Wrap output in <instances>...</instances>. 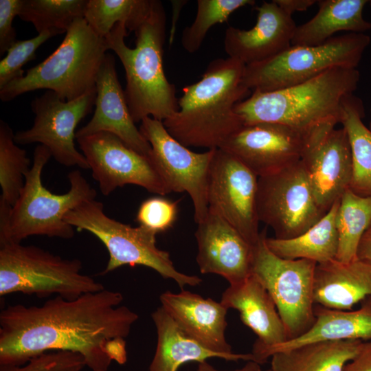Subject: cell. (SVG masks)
<instances>
[{
    "instance_id": "obj_31",
    "label": "cell",
    "mask_w": 371,
    "mask_h": 371,
    "mask_svg": "<svg viewBox=\"0 0 371 371\" xmlns=\"http://www.w3.org/2000/svg\"><path fill=\"white\" fill-rule=\"evenodd\" d=\"M153 0H87L84 19L100 37L105 38L118 23L135 32L148 16Z\"/></svg>"
},
{
    "instance_id": "obj_42",
    "label": "cell",
    "mask_w": 371,
    "mask_h": 371,
    "mask_svg": "<svg viewBox=\"0 0 371 371\" xmlns=\"http://www.w3.org/2000/svg\"><path fill=\"white\" fill-rule=\"evenodd\" d=\"M357 258L359 260L371 262V223L359 242Z\"/></svg>"
},
{
    "instance_id": "obj_17",
    "label": "cell",
    "mask_w": 371,
    "mask_h": 371,
    "mask_svg": "<svg viewBox=\"0 0 371 371\" xmlns=\"http://www.w3.org/2000/svg\"><path fill=\"white\" fill-rule=\"evenodd\" d=\"M311 131L274 122L243 125L219 148L234 155L260 177L300 161Z\"/></svg>"
},
{
    "instance_id": "obj_29",
    "label": "cell",
    "mask_w": 371,
    "mask_h": 371,
    "mask_svg": "<svg viewBox=\"0 0 371 371\" xmlns=\"http://www.w3.org/2000/svg\"><path fill=\"white\" fill-rule=\"evenodd\" d=\"M364 114L361 99L353 94L344 99L339 123L348 135L351 148L352 177L350 189L358 195L371 196V130L362 121Z\"/></svg>"
},
{
    "instance_id": "obj_16",
    "label": "cell",
    "mask_w": 371,
    "mask_h": 371,
    "mask_svg": "<svg viewBox=\"0 0 371 371\" xmlns=\"http://www.w3.org/2000/svg\"><path fill=\"white\" fill-rule=\"evenodd\" d=\"M326 124L308 134L300 161L320 207L327 212L350 188L352 159L345 129Z\"/></svg>"
},
{
    "instance_id": "obj_7",
    "label": "cell",
    "mask_w": 371,
    "mask_h": 371,
    "mask_svg": "<svg viewBox=\"0 0 371 371\" xmlns=\"http://www.w3.org/2000/svg\"><path fill=\"white\" fill-rule=\"evenodd\" d=\"M82 269L79 259L63 258L34 245L1 243L0 295H55L71 300L105 289Z\"/></svg>"
},
{
    "instance_id": "obj_36",
    "label": "cell",
    "mask_w": 371,
    "mask_h": 371,
    "mask_svg": "<svg viewBox=\"0 0 371 371\" xmlns=\"http://www.w3.org/2000/svg\"><path fill=\"white\" fill-rule=\"evenodd\" d=\"M85 366L81 354L56 350L35 356L23 365H0V371H82Z\"/></svg>"
},
{
    "instance_id": "obj_3",
    "label": "cell",
    "mask_w": 371,
    "mask_h": 371,
    "mask_svg": "<svg viewBox=\"0 0 371 371\" xmlns=\"http://www.w3.org/2000/svg\"><path fill=\"white\" fill-rule=\"evenodd\" d=\"M166 12L160 1L153 0L150 10L137 29L135 47H128L125 24H115L105 37L109 50L119 57L125 71L124 94L133 121L146 117L163 122L178 110L173 84L167 79L163 65L166 38Z\"/></svg>"
},
{
    "instance_id": "obj_32",
    "label": "cell",
    "mask_w": 371,
    "mask_h": 371,
    "mask_svg": "<svg viewBox=\"0 0 371 371\" xmlns=\"http://www.w3.org/2000/svg\"><path fill=\"white\" fill-rule=\"evenodd\" d=\"M87 0H23L19 16L38 33H66L74 21L84 18Z\"/></svg>"
},
{
    "instance_id": "obj_20",
    "label": "cell",
    "mask_w": 371,
    "mask_h": 371,
    "mask_svg": "<svg viewBox=\"0 0 371 371\" xmlns=\"http://www.w3.org/2000/svg\"><path fill=\"white\" fill-rule=\"evenodd\" d=\"M256 10L257 21L252 28L229 26L225 32V53L245 66L268 60L289 48L297 27L292 16L273 0L264 1Z\"/></svg>"
},
{
    "instance_id": "obj_30",
    "label": "cell",
    "mask_w": 371,
    "mask_h": 371,
    "mask_svg": "<svg viewBox=\"0 0 371 371\" xmlns=\"http://www.w3.org/2000/svg\"><path fill=\"white\" fill-rule=\"evenodd\" d=\"M371 223V196H362L348 188L339 199L336 216L338 251L336 260L357 259L359 242Z\"/></svg>"
},
{
    "instance_id": "obj_24",
    "label": "cell",
    "mask_w": 371,
    "mask_h": 371,
    "mask_svg": "<svg viewBox=\"0 0 371 371\" xmlns=\"http://www.w3.org/2000/svg\"><path fill=\"white\" fill-rule=\"evenodd\" d=\"M157 331V345L148 371H177L186 363H201L210 358L227 361H254L251 353L222 354L205 348L188 335L161 306L151 314Z\"/></svg>"
},
{
    "instance_id": "obj_10",
    "label": "cell",
    "mask_w": 371,
    "mask_h": 371,
    "mask_svg": "<svg viewBox=\"0 0 371 371\" xmlns=\"http://www.w3.org/2000/svg\"><path fill=\"white\" fill-rule=\"evenodd\" d=\"M266 238L264 229L253 246L251 275L273 300L288 341L305 333L315 322L313 282L317 263L280 258L269 249Z\"/></svg>"
},
{
    "instance_id": "obj_40",
    "label": "cell",
    "mask_w": 371,
    "mask_h": 371,
    "mask_svg": "<svg viewBox=\"0 0 371 371\" xmlns=\"http://www.w3.org/2000/svg\"><path fill=\"white\" fill-rule=\"evenodd\" d=\"M105 352L111 361L124 364L127 359L124 338H114L109 341L105 346Z\"/></svg>"
},
{
    "instance_id": "obj_12",
    "label": "cell",
    "mask_w": 371,
    "mask_h": 371,
    "mask_svg": "<svg viewBox=\"0 0 371 371\" xmlns=\"http://www.w3.org/2000/svg\"><path fill=\"white\" fill-rule=\"evenodd\" d=\"M139 129L149 142L151 159L170 192L189 194L194 221L199 223L209 210V173L216 149L192 151L168 132L163 122L150 117L141 121Z\"/></svg>"
},
{
    "instance_id": "obj_37",
    "label": "cell",
    "mask_w": 371,
    "mask_h": 371,
    "mask_svg": "<svg viewBox=\"0 0 371 371\" xmlns=\"http://www.w3.org/2000/svg\"><path fill=\"white\" fill-rule=\"evenodd\" d=\"M179 201H172L161 196L144 200L139 205L136 221L157 234L171 228L178 215Z\"/></svg>"
},
{
    "instance_id": "obj_18",
    "label": "cell",
    "mask_w": 371,
    "mask_h": 371,
    "mask_svg": "<svg viewBox=\"0 0 371 371\" xmlns=\"http://www.w3.org/2000/svg\"><path fill=\"white\" fill-rule=\"evenodd\" d=\"M195 238L201 273L219 275L229 285L251 276L253 246L216 211L209 207L205 218L197 224Z\"/></svg>"
},
{
    "instance_id": "obj_13",
    "label": "cell",
    "mask_w": 371,
    "mask_h": 371,
    "mask_svg": "<svg viewBox=\"0 0 371 371\" xmlns=\"http://www.w3.org/2000/svg\"><path fill=\"white\" fill-rule=\"evenodd\" d=\"M95 98V87L71 101L63 100L53 91L47 90L31 102L35 115L32 126L17 131L14 135V142L19 144L40 143L49 150L58 163L89 169L86 158L75 146V131L91 111Z\"/></svg>"
},
{
    "instance_id": "obj_33",
    "label": "cell",
    "mask_w": 371,
    "mask_h": 371,
    "mask_svg": "<svg viewBox=\"0 0 371 371\" xmlns=\"http://www.w3.org/2000/svg\"><path fill=\"white\" fill-rule=\"evenodd\" d=\"M13 131L4 121H0V201L13 206L24 186L30 161L24 149L14 139Z\"/></svg>"
},
{
    "instance_id": "obj_21",
    "label": "cell",
    "mask_w": 371,
    "mask_h": 371,
    "mask_svg": "<svg viewBox=\"0 0 371 371\" xmlns=\"http://www.w3.org/2000/svg\"><path fill=\"white\" fill-rule=\"evenodd\" d=\"M221 302L227 308L237 310L243 323L257 335L251 352L254 361L265 363L266 352L287 341L273 300L253 275L241 283L229 285L223 293Z\"/></svg>"
},
{
    "instance_id": "obj_43",
    "label": "cell",
    "mask_w": 371,
    "mask_h": 371,
    "mask_svg": "<svg viewBox=\"0 0 371 371\" xmlns=\"http://www.w3.org/2000/svg\"><path fill=\"white\" fill-rule=\"evenodd\" d=\"M196 371H223L216 369L207 361L199 363ZM232 371H271V369L262 370L260 364L254 361H247V363L239 369Z\"/></svg>"
},
{
    "instance_id": "obj_39",
    "label": "cell",
    "mask_w": 371,
    "mask_h": 371,
    "mask_svg": "<svg viewBox=\"0 0 371 371\" xmlns=\"http://www.w3.org/2000/svg\"><path fill=\"white\" fill-rule=\"evenodd\" d=\"M343 371H371V340L363 342L357 355L345 365Z\"/></svg>"
},
{
    "instance_id": "obj_8",
    "label": "cell",
    "mask_w": 371,
    "mask_h": 371,
    "mask_svg": "<svg viewBox=\"0 0 371 371\" xmlns=\"http://www.w3.org/2000/svg\"><path fill=\"white\" fill-rule=\"evenodd\" d=\"M66 223L78 231L85 230L98 238L106 248L109 258L100 275L106 274L122 266L142 265L157 272L165 279L175 280L183 290L202 282L196 276L179 272L175 267L168 251L156 245L157 234L142 226L132 227L108 216L103 203L89 200L69 211L64 216Z\"/></svg>"
},
{
    "instance_id": "obj_11",
    "label": "cell",
    "mask_w": 371,
    "mask_h": 371,
    "mask_svg": "<svg viewBox=\"0 0 371 371\" xmlns=\"http://www.w3.org/2000/svg\"><path fill=\"white\" fill-rule=\"evenodd\" d=\"M256 208L259 221L278 239L296 237L326 213L319 205L301 161L258 177Z\"/></svg>"
},
{
    "instance_id": "obj_44",
    "label": "cell",
    "mask_w": 371,
    "mask_h": 371,
    "mask_svg": "<svg viewBox=\"0 0 371 371\" xmlns=\"http://www.w3.org/2000/svg\"><path fill=\"white\" fill-rule=\"evenodd\" d=\"M369 128L371 130V122H370Z\"/></svg>"
},
{
    "instance_id": "obj_25",
    "label": "cell",
    "mask_w": 371,
    "mask_h": 371,
    "mask_svg": "<svg viewBox=\"0 0 371 371\" xmlns=\"http://www.w3.org/2000/svg\"><path fill=\"white\" fill-rule=\"evenodd\" d=\"M315 322L301 336L288 340L266 352L264 361L276 352L302 344L341 340H371V296L361 302L356 310H337L315 304Z\"/></svg>"
},
{
    "instance_id": "obj_4",
    "label": "cell",
    "mask_w": 371,
    "mask_h": 371,
    "mask_svg": "<svg viewBox=\"0 0 371 371\" xmlns=\"http://www.w3.org/2000/svg\"><path fill=\"white\" fill-rule=\"evenodd\" d=\"M357 68L335 67L302 83L271 91H253L234 111L243 125L284 124L304 132L339 123L344 99L359 81Z\"/></svg>"
},
{
    "instance_id": "obj_23",
    "label": "cell",
    "mask_w": 371,
    "mask_h": 371,
    "mask_svg": "<svg viewBox=\"0 0 371 371\" xmlns=\"http://www.w3.org/2000/svg\"><path fill=\"white\" fill-rule=\"evenodd\" d=\"M371 296V262L357 259L349 262L333 260L317 264L315 304L337 310H352Z\"/></svg>"
},
{
    "instance_id": "obj_1",
    "label": "cell",
    "mask_w": 371,
    "mask_h": 371,
    "mask_svg": "<svg viewBox=\"0 0 371 371\" xmlns=\"http://www.w3.org/2000/svg\"><path fill=\"white\" fill-rule=\"evenodd\" d=\"M103 289L74 300L55 296L41 306L8 305L0 313V365H23L44 352L81 354L92 371H107L106 343L126 338L138 315Z\"/></svg>"
},
{
    "instance_id": "obj_19",
    "label": "cell",
    "mask_w": 371,
    "mask_h": 371,
    "mask_svg": "<svg viewBox=\"0 0 371 371\" xmlns=\"http://www.w3.org/2000/svg\"><path fill=\"white\" fill-rule=\"evenodd\" d=\"M95 89L94 114L85 126L76 131V138L108 132L137 153L151 158V146L131 117L117 76L115 58L109 53H106L100 67Z\"/></svg>"
},
{
    "instance_id": "obj_2",
    "label": "cell",
    "mask_w": 371,
    "mask_h": 371,
    "mask_svg": "<svg viewBox=\"0 0 371 371\" xmlns=\"http://www.w3.org/2000/svg\"><path fill=\"white\" fill-rule=\"evenodd\" d=\"M245 65L227 57L210 62L201 78L183 89L178 110L163 121L185 146L216 149L243 126L234 107L248 94Z\"/></svg>"
},
{
    "instance_id": "obj_15",
    "label": "cell",
    "mask_w": 371,
    "mask_h": 371,
    "mask_svg": "<svg viewBox=\"0 0 371 371\" xmlns=\"http://www.w3.org/2000/svg\"><path fill=\"white\" fill-rule=\"evenodd\" d=\"M258 177L232 154L216 148L208 181L209 207L251 245L260 237L256 208Z\"/></svg>"
},
{
    "instance_id": "obj_28",
    "label": "cell",
    "mask_w": 371,
    "mask_h": 371,
    "mask_svg": "<svg viewBox=\"0 0 371 371\" xmlns=\"http://www.w3.org/2000/svg\"><path fill=\"white\" fill-rule=\"evenodd\" d=\"M339 204V200L318 222L296 237L278 239L267 236V247L285 259H307L317 264L335 260L338 251L336 216Z\"/></svg>"
},
{
    "instance_id": "obj_38",
    "label": "cell",
    "mask_w": 371,
    "mask_h": 371,
    "mask_svg": "<svg viewBox=\"0 0 371 371\" xmlns=\"http://www.w3.org/2000/svg\"><path fill=\"white\" fill-rule=\"evenodd\" d=\"M23 0H0V54L8 51L16 41L12 26L14 17L19 14Z\"/></svg>"
},
{
    "instance_id": "obj_6",
    "label": "cell",
    "mask_w": 371,
    "mask_h": 371,
    "mask_svg": "<svg viewBox=\"0 0 371 371\" xmlns=\"http://www.w3.org/2000/svg\"><path fill=\"white\" fill-rule=\"evenodd\" d=\"M107 50L105 38L98 36L84 18H78L50 56L0 89V98L9 102L23 93L45 89L63 100H76L95 87Z\"/></svg>"
},
{
    "instance_id": "obj_14",
    "label": "cell",
    "mask_w": 371,
    "mask_h": 371,
    "mask_svg": "<svg viewBox=\"0 0 371 371\" xmlns=\"http://www.w3.org/2000/svg\"><path fill=\"white\" fill-rule=\"evenodd\" d=\"M76 141L103 195L109 196L128 184L159 196L171 192L152 159L137 153L116 135L100 132L78 137Z\"/></svg>"
},
{
    "instance_id": "obj_22",
    "label": "cell",
    "mask_w": 371,
    "mask_h": 371,
    "mask_svg": "<svg viewBox=\"0 0 371 371\" xmlns=\"http://www.w3.org/2000/svg\"><path fill=\"white\" fill-rule=\"evenodd\" d=\"M161 306L190 337L216 352L232 354L225 338L227 308L221 302L182 290L163 293Z\"/></svg>"
},
{
    "instance_id": "obj_26",
    "label": "cell",
    "mask_w": 371,
    "mask_h": 371,
    "mask_svg": "<svg viewBox=\"0 0 371 371\" xmlns=\"http://www.w3.org/2000/svg\"><path fill=\"white\" fill-rule=\"evenodd\" d=\"M367 0H319L316 14L306 23L297 25L291 45H319L341 31L363 33L371 23L363 16Z\"/></svg>"
},
{
    "instance_id": "obj_41",
    "label": "cell",
    "mask_w": 371,
    "mask_h": 371,
    "mask_svg": "<svg viewBox=\"0 0 371 371\" xmlns=\"http://www.w3.org/2000/svg\"><path fill=\"white\" fill-rule=\"evenodd\" d=\"M286 14L292 16L295 12L305 11L317 2L316 0H273Z\"/></svg>"
},
{
    "instance_id": "obj_45",
    "label": "cell",
    "mask_w": 371,
    "mask_h": 371,
    "mask_svg": "<svg viewBox=\"0 0 371 371\" xmlns=\"http://www.w3.org/2000/svg\"><path fill=\"white\" fill-rule=\"evenodd\" d=\"M369 4H370V8H371V1H369Z\"/></svg>"
},
{
    "instance_id": "obj_34",
    "label": "cell",
    "mask_w": 371,
    "mask_h": 371,
    "mask_svg": "<svg viewBox=\"0 0 371 371\" xmlns=\"http://www.w3.org/2000/svg\"><path fill=\"white\" fill-rule=\"evenodd\" d=\"M195 19L183 31L181 45L188 53L196 52L209 30L227 21L238 9L255 4L253 0H198Z\"/></svg>"
},
{
    "instance_id": "obj_27",
    "label": "cell",
    "mask_w": 371,
    "mask_h": 371,
    "mask_svg": "<svg viewBox=\"0 0 371 371\" xmlns=\"http://www.w3.org/2000/svg\"><path fill=\"white\" fill-rule=\"evenodd\" d=\"M361 340L324 341L302 344L271 355V371H343L360 350Z\"/></svg>"
},
{
    "instance_id": "obj_35",
    "label": "cell",
    "mask_w": 371,
    "mask_h": 371,
    "mask_svg": "<svg viewBox=\"0 0 371 371\" xmlns=\"http://www.w3.org/2000/svg\"><path fill=\"white\" fill-rule=\"evenodd\" d=\"M53 32H43L27 40L16 41L8 49L7 55L0 62V89L11 81L24 76L22 69L27 62L36 58L37 49L52 36Z\"/></svg>"
},
{
    "instance_id": "obj_5",
    "label": "cell",
    "mask_w": 371,
    "mask_h": 371,
    "mask_svg": "<svg viewBox=\"0 0 371 371\" xmlns=\"http://www.w3.org/2000/svg\"><path fill=\"white\" fill-rule=\"evenodd\" d=\"M51 157L46 146L38 145L15 204L0 201V244L21 243L32 236L63 239L74 236V227L65 221V215L83 202L95 199L97 192L78 170L68 174L70 188L66 193L50 192L43 186L41 176Z\"/></svg>"
},
{
    "instance_id": "obj_9",
    "label": "cell",
    "mask_w": 371,
    "mask_h": 371,
    "mask_svg": "<svg viewBox=\"0 0 371 371\" xmlns=\"http://www.w3.org/2000/svg\"><path fill=\"white\" fill-rule=\"evenodd\" d=\"M370 43L368 35L350 32L319 45H291L268 60L246 65L243 83L249 91H271L302 83L335 67L357 68Z\"/></svg>"
}]
</instances>
